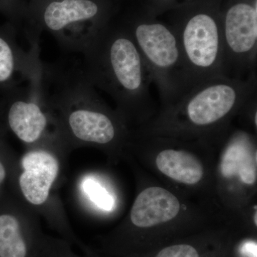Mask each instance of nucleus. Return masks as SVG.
I'll use <instances>...</instances> for the list:
<instances>
[{"instance_id":"obj_6","label":"nucleus","mask_w":257,"mask_h":257,"mask_svg":"<svg viewBox=\"0 0 257 257\" xmlns=\"http://www.w3.org/2000/svg\"><path fill=\"white\" fill-rule=\"evenodd\" d=\"M173 30L182 52L186 93L199 84L225 76L222 27L215 15L199 12Z\"/></svg>"},{"instance_id":"obj_1","label":"nucleus","mask_w":257,"mask_h":257,"mask_svg":"<svg viewBox=\"0 0 257 257\" xmlns=\"http://www.w3.org/2000/svg\"><path fill=\"white\" fill-rule=\"evenodd\" d=\"M42 67L44 100L53 134L67 152L89 145L112 146L124 139L121 115L106 106L82 68Z\"/></svg>"},{"instance_id":"obj_3","label":"nucleus","mask_w":257,"mask_h":257,"mask_svg":"<svg viewBox=\"0 0 257 257\" xmlns=\"http://www.w3.org/2000/svg\"><path fill=\"white\" fill-rule=\"evenodd\" d=\"M256 89V74L246 79L216 77L193 88L165 106L162 121L183 122L191 128L213 127L241 109L257 94Z\"/></svg>"},{"instance_id":"obj_17","label":"nucleus","mask_w":257,"mask_h":257,"mask_svg":"<svg viewBox=\"0 0 257 257\" xmlns=\"http://www.w3.org/2000/svg\"><path fill=\"white\" fill-rule=\"evenodd\" d=\"M242 252L247 257H256V243L247 242L243 245Z\"/></svg>"},{"instance_id":"obj_14","label":"nucleus","mask_w":257,"mask_h":257,"mask_svg":"<svg viewBox=\"0 0 257 257\" xmlns=\"http://www.w3.org/2000/svg\"><path fill=\"white\" fill-rule=\"evenodd\" d=\"M77 189L82 204H85L106 212H110L114 209V196L96 176L91 174L82 175L77 182Z\"/></svg>"},{"instance_id":"obj_8","label":"nucleus","mask_w":257,"mask_h":257,"mask_svg":"<svg viewBox=\"0 0 257 257\" xmlns=\"http://www.w3.org/2000/svg\"><path fill=\"white\" fill-rule=\"evenodd\" d=\"M99 11V5L93 0H60L47 5L42 18L45 28L55 35L61 46L83 52L91 40L79 25L93 21Z\"/></svg>"},{"instance_id":"obj_11","label":"nucleus","mask_w":257,"mask_h":257,"mask_svg":"<svg viewBox=\"0 0 257 257\" xmlns=\"http://www.w3.org/2000/svg\"><path fill=\"white\" fill-rule=\"evenodd\" d=\"M179 211L180 203L172 193L162 187H149L135 199L130 219L138 227H151L175 219Z\"/></svg>"},{"instance_id":"obj_5","label":"nucleus","mask_w":257,"mask_h":257,"mask_svg":"<svg viewBox=\"0 0 257 257\" xmlns=\"http://www.w3.org/2000/svg\"><path fill=\"white\" fill-rule=\"evenodd\" d=\"M66 152L52 133L41 143L28 147L17 161L10 179L11 192L32 210L42 213L48 219H59V211L50 204H53L52 189L60 176Z\"/></svg>"},{"instance_id":"obj_9","label":"nucleus","mask_w":257,"mask_h":257,"mask_svg":"<svg viewBox=\"0 0 257 257\" xmlns=\"http://www.w3.org/2000/svg\"><path fill=\"white\" fill-rule=\"evenodd\" d=\"M36 213L11 192L0 197V257H27L25 230Z\"/></svg>"},{"instance_id":"obj_2","label":"nucleus","mask_w":257,"mask_h":257,"mask_svg":"<svg viewBox=\"0 0 257 257\" xmlns=\"http://www.w3.org/2000/svg\"><path fill=\"white\" fill-rule=\"evenodd\" d=\"M82 53L88 80L112 98L121 116L151 106V77L126 29L101 28Z\"/></svg>"},{"instance_id":"obj_7","label":"nucleus","mask_w":257,"mask_h":257,"mask_svg":"<svg viewBox=\"0 0 257 257\" xmlns=\"http://www.w3.org/2000/svg\"><path fill=\"white\" fill-rule=\"evenodd\" d=\"M42 63L27 78L25 87L5 91L0 101V137L10 132L27 147L43 141L53 131L44 100Z\"/></svg>"},{"instance_id":"obj_12","label":"nucleus","mask_w":257,"mask_h":257,"mask_svg":"<svg viewBox=\"0 0 257 257\" xmlns=\"http://www.w3.org/2000/svg\"><path fill=\"white\" fill-rule=\"evenodd\" d=\"M226 177L238 175L241 182L253 185L256 181V152L248 134L240 132L228 144L221 163Z\"/></svg>"},{"instance_id":"obj_15","label":"nucleus","mask_w":257,"mask_h":257,"mask_svg":"<svg viewBox=\"0 0 257 257\" xmlns=\"http://www.w3.org/2000/svg\"><path fill=\"white\" fill-rule=\"evenodd\" d=\"M0 137V197L7 190L16 166V157Z\"/></svg>"},{"instance_id":"obj_16","label":"nucleus","mask_w":257,"mask_h":257,"mask_svg":"<svg viewBox=\"0 0 257 257\" xmlns=\"http://www.w3.org/2000/svg\"><path fill=\"white\" fill-rule=\"evenodd\" d=\"M156 257H200L190 245L179 244L163 248Z\"/></svg>"},{"instance_id":"obj_4","label":"nucleus","mask_w":257,"mask_h":257,"mask_svg":"<svg viewBox=\"0 0 257 257\" xmlns=\"http://www.w3.org/2000/svg\"><path fill=\"white\" fill-rule=\"evenodd\" d=\"M158 89L165 106L187 92L182 52L173 29L164 24L142 21L126 28Z\"/></svg>"},{"instance_id":"obj_10","label":"nucleus","mask_w":257,"mask_h":257,"mask_svg":"<svg viewBox=\"0 0 257 257\" xmlns=\"http://www.w3.org/2000/svg\"><path fill=\"white\" fill-rule=\"evenodd\" d=\"M37 42L25 53L9 32L0 30V89L7 91L25 80L40 64Z\"/></svg>"},{"instance_id":"obj_13","label":"nucleus","mask_w":257,"mask_h":257,"mask_svg":"<svg viewBox=\"0 0 257 257\" xmlns=\"http://www.w3.org/2000/svg\"><path fill=\"white\" fill-rule=\"evenodd\" d=\"M156 164L162 173L179 183L196 184L204 175V168L199 159L183 150H162L157 155Z\"/></svg>"}]
</instances>
